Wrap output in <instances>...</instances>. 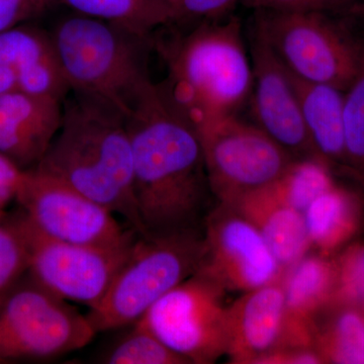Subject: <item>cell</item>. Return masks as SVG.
Here are the masks:
<instances>
[{"label":"cell","mask_w":364,"mask_h":364,"mask_svg":"<svg viewBox=\"0 0 364 364\" xmlns=\"http://www.w3.org/2000/svg\"><path fill=\"white\" fill-rule=\"evenodd\" d=\"M144 234L198 231L215 200L195 124L153 85L127 117Z\"/></svg>","instance_id":"obj_1"},{"label":"cell","mask_w":364,"mask_h":364,"mask_svg":"<svg viewBox=\"0 0 364 364\" xmlns=\"http://www.w3.org/2000/svg\"><path fill=\"white\" fill-rule=\"evenodd\" d=\"M36 170L122 215L143 235L134 193L127 117L107 100L71 90L56 136Z\"/></svg>","instance_id":"obj_2"},{"label":"cell","mask_w":364,"mask_h":364,"mask_svg":"<svg viewBox=\"0 0 364 364\" xmlns=\"http://www.w3.org/2000/svg\"><path fill=\"white\" fill-rule=\"evenodd\" d=\"M164 52L163 88L195 126L236 114L250 97L252 62L238 16L203 21Z\"/></svg>","instance_id":"obj_3"},{"label":"cell","mask_w":364,"mask_h":364,"mask_svg":"<svg viewBox=\"0 0 364 364\" xmlns=\"http://www.w3.org/2000/svg\"><path fill=\"white\" fill-rule=\"evenodd\" d=\"M50 35L70 90L102 98L128 117L153 85L150 38L76 13Z\"/></svg>","instance_id":"obj_4"},{"label":"cell","mask_w":364,"mask_h":364,"mask_svg":"<svg viewBox=\"0 0 364 364\" xmlns=\"http://www.w3.org/2000/svg\"><path fill=\"white\" fill-rule=\"evenodd\" d=\"M252 26L296 77L345 91L358 73L364 9L344 14L255 11Z\"/></svg>","instance_id":"obj_5"},{"label":"cell","mask_w":364,"mask_h":364,"mask_svg":"<svg viewBox=\"0 0 364 364\" xmlns=\"http://www.w3.org/2000/svg\"><path fill=\"white\" fill-rule=\"evenodd\" d=\"M203 231L139 234L104 299L87 314L97 332L135 324L163 296L193 277L202 258Z\"/></svg>","instance_id":"obj_6"},{"label":"cell","mask_w":364,"mask_h":364,"mask_svg":"<svg viewBox=\"0 0 364 364\" xmlns=\"http://www.w3.org/2000/svg\"><path fill=\"white\" fill-rule=\"evenodd\" d=\"M97 334L87 315L26 272L0 305V363L57 358L82 349Z\"/></svg>","instance_id":"obj_7"},{"label":"cell","mask_w":364,"mask_h":364,"mask_svg":"<svg viewBox=\"0 0 364 364\" xmlns=\"http://www.w3.org/2000/svg\"><path fill=\"white\" fill-rule=\"evenodd\" d=\"M9 218L25 245L30 277L60 298L90 310L104 299L139 236L117 246L80 245L43 234L21 210Z\"/></svg>","instance_id":"obj_8"},{"label":"cell","mask_w":364,"mask_h":364,"mask_svg":"<svg viewBox=\"0 0 364 364\" xmlns=\"http://www.w3.org/2000/svg\"><path fill=\"white\" fill-rule=\"evenodd\" d=\"M196 128L217 203L232 205L269 186L296 160L259 127L236 114L210 119Z\"/></svg>","instance_id":"obj_9"},{"label":"cell","mask_w":364,"mask_h":364,"mask_svg":"<svg viewBox=\"0 0 364 364\" xmlns=\"http://www.w3.org/2000/svg\"><path fill=\"white\" fill-rule=\"evenodd\" d=\"M226 294L195 273L139 322L188 364L214 363L226 355Z\"/></svg>","instance_id":"obj_10"},{"label":"cell","mask_w":364,"mask_h":364,"mask_svg":"<svg viewBox=\"0 0 364 364\" xmlns=\"http://www.w3.org/2000/svg\"><path fill=\"white\" fill-rule=\"evenodd\" d=\"M16 202L33 227L56 240L117 246L139 234L124 229L116 215L100 203L33 168L21 172Z\"/></svg>","instance_id":"obj_11"},{"label":"cell","mask_w":364,"mask_h":364,"mask_svg":"<svg viewBox=\"0 0 364 364\" xmlns=\"http://www.w3.org/2000/svg\"><path fill=\"white\" fill-rule=\"evenodd\" d=\"M280 265L255 227L233 207L215 203L205 223L196 274L226 293H248L282 279Z\"/></svg>","instance_id":"obj_12"},{"label":"cell","mask_w":364,"mask_h":364,"mask_svg":"<svg viewBox=\"0 0 364 364\" xmlns=\"http://www.w3.org/2000/svg\"><path fill=\"white\" fill-rule=\"evenodd\" d=\"M250 58L253 83L249 98L254 124L296 159L318 158L306 133L289 72L253 26Z\"/></svg>","instance_id":"obj_13"},{"label":"cell","mask_w":364,"mask_h":364,"mask_svg":"<svg viewBox=\"0 0 364 364\" xmlns=\"http://www.w3.org/2000/svg\"><path fill=\"white\" fill-rule=\"evenodd\" d=\"M286 304L280 282L242 294L227 306L226 355L235 364H256L284 345Z\"/></svg>","instance_id":"obj_14"},{"label":"cell","mask_w":364,"mask_h":364,"mask_svg":"<svg viewBox=\"0 0 364 364\" xmlns=\"http://www.w3.org/2000/svg\"><path fill=\"white\" fill-rule=\"evenodd\" d=\"M63 102L21 90L0 95V155L21 170L35 168L62 121Z\"/></svg>","instance_id":"obj_15"},{"label":"cell","mask_w":364,"mask_h":364,"mask_svg":"<svg viewBox=\"0 0 364 364\" xmlns=\"http://www.w3.org/2000/svg\"><path fill=\"white\" fill-rule=\"evenodd\" d=\"M335 279L333 257L315 251L284 268L279 280L286 304V331L282 348H314L316 322L331 306Z\"/></svg>","instance_id":"obj_16"},{"label":"cell","mask_w":364,"mask_h":364,"mask_svg":"<svg viewBox=\"0 0 364 364\" xmlns=\"http://www.w3.org/2000/svg\"><path fill=\"white\" fill-rule=\"evenodd\" d=\"M0 64L16 75L18 90L64 102L70 92L50 33L23 25L0 33Z\"/></svg>","instance_id":"obj_17"},{"label":"cell","mask_w":364,"mask_h":364,"mask_svg":"<svg viewBox=\"0 0 364 364\" xmlns=\"http://www.w3.org/2000/svg\"><path fill=\"white\" fill-rule=\"evenodd\" d=\"M229 205L255 227L282 267L312 250L304 213L287 205L270 184Z\"/></svg>","instance_id":"obj_18"},{"label":"cell","mask_w":364,"mask_h":364,"mask_svg":"<svg viewBox=\"0 0 364 364\" xmlns=\"http://www.w3.org/2000/svg\"><path fill=\"white\" fill-rule=\"evenodd\" d=\"M289 72L313 149L333 170H346L344 91L296 77Z\"/></svg>","instance_id":"obj_19"},{"label":"cell","mask_w":364,"mask_h":364,"mask_svg":"<svg viewBox=\"0 0 364 364\" xmlns=\"http://www.w3.org/2000/svg\"><path fill=\"white\" fill-rule=\"evenodd\" d=\"M304 215L311 248L329 257L351 243L363 222L359 196L337 183L313 200Z\"/></svg>","instance_id":"obj_20"},{"label":"cell","mask_w":364,"mask_h":364,"mask_svg":"<svg viewBox=\"0 0 364 364\" xmlns=\"http://www.w3.org/2000/svg\"><path fill=\"white\" fill-rule=\"evenodd\" d=\"M314 349L323 363H364V309L330 306L315 326Z\"/></svg>","instance_id":"obj_21"},{"label":"cell","mask_w":364,"mask_h":364,"mask_svg":"<svg viewBox=\"0 0 364 364\" xmlns=\"http://www.w3.org/2000/svg\"><path fill=\"white\" fill-rule=\"evenodd\" d=\"M88 18L107 21L150 38L157 28L176 21V14L167 0H57Z\"/></svg>","instance_id":"obj_22"},{"label":"cell","mask_w":364,"mask_h":364,"mask_svg":"<svg viewBox=\"0 0 364 364\" xmlns=\"http://www.w3.org/2000/svg\"><path fill=\"white\" fill-rule=\"evenodd\" d=\"M335 184L334 170L329 164L320 158H305L294 160L270 186L287 205L305 213L313 200Z\"/></svg>","instance_id":"obj_23"},{"label":"cell","mask_w":364,"mask_h":364,"mask_svg":"<svg viewBox=\"0 0 364 364\" xmlns=\"http://www.w3.org/2000/svg\"><path fill=\"white\" fill-rule=\"evenodd\" d=\"M128 330L102 354L100 363L109 364H188L170 350L141 322Z\"/></svg>","instance_id":"obj_24"},{"label":"cell","mask_w":364,"mask_h":364,"mask_svg":"<svg viewBox=\"0 0 364 364\" xmlns=\"http://www.w3.org/2000/svg\"><path fill=\"white\" fill-rule=\"evenodd\" d=\"M346 170L364 184V47L355 77L344 91Z\"/></svg>","instance_id":"obj_25"},{"label":"cell","mask_w":364,"mask_h":364,"mask_svg":"<svg viewBox=\"0 0 364 364\" xmlns=\"http://www.w3.org/2000/svg\"><path fill=\"white\" fill-rule=\"evenodd\" d=\"M332 257L336 279L331 306L364 308V243H350Z\"/></svg>","instance_id":"obj_26"},{"label":"cell","mask_w":364,"mask_h":364,"mask_svg":"<svg viewBox=\"0 0 364 364\" xmlns=\"http://www.w3.org/2000/svg\"><path fill=\"white\" fill-rule=\"evenodd\" d=\"M28 263L25 245L9 215L0 221V305L26 274Z\"/></svg>","instance_id":"obj_27"},{"label":"cell","mask_w":364,"mask_h":364,"mask_svg":"<svg viewBox=\"0 0 364 364\" xmlns=\"http://www.w3.org/2000/svg\"><path fill=\"white\" fill-rule=\"evenodd\" d=\"M252 11H305L344 14L364 9V0H241Z\"/></svg>","instance_id":"obj_28"},{"label":"cell","mask_w":364,"mask_h":364,"mask_svg":"<svg viewBox=\"0 0 364 364\" xmlns=\"http://www.w3.org/2000/svg\"><path fill=\"white\" fill-rule=\"evenodd\" d=\"M57 4V0H0V33L42 16Z\"/></svg>","instance_id":"obj_29"},{"label":"cell","mask_w":364,"mask_h":364,"mask_svg":"<svg viewBox=\"0 0 364 364\" xmlns=\"http://www.w3.org/2000/svg\"><path fill=\"white\" fill-rule=\"evenodd\" d=\"M241 0H181L177 21H212L223 20L232 13Z\"/></svg>","instance_id":"obj_30"},{"label":"cell","mask_w":364,"mask_h":364,"mask_svg":"<svg viewBox=\"0 0 364 364\" xmlns=\"http://www.w3.org/2000/svg\"><path fill=\"white\" fill-rule=\"evenodd\" d=\"M322 358L310 347H286L262 356L256 364H320Z\"/></svg>","instance_id":"obj_31"},{"label":"cell","mask_w":364,"mask_h":364,"mask_svg":"<svg viewBox=\"0 0 364 364\" xmlns=\"http://www.w3.org/2000/svg\"><path fill=\"white\" fill-rule=\"evenodd\" d=\"M16 173L13 165L0 155V221L7 218L6 208L13 202Z\"/></svg>","instance_id":"obj_32"},{"label":"cell","mask_w":364,"mask_h":364,"mask_svg":"<svg viewBox=\"0 0 364 364\" xmlns=\"http://www.w3.org/2000/svg\"><path fill=\"white\" fill-rule=\"evenodd\" d=\"M18 90L16 75L9 67L0 64V95Z\"/></svg>","instance_id":"obj_33"},{"label":"cell","mask_w":364,"mask_h":364,"mask_svg":"<svg viewBox=\"0 0 364 364\" xmlns=\"http://www.w3.org/2000/svg\"><path fill=\"white\" fill-rule=\"evenodd\" d=\"M167 2L172 6V9H174L176 14L177 13V9H178L179 4H181V0H167Z\"/></svg>","instance_id":"obj_34"},{"label":"cell","mask_w":364,"mask_h":364,"mask_svg":"<svg viewBox=\"0 0 364 364\" xmlns=\"http://www.w3.org/2000/svg\"><path fill=\"white\" fill-rule=\"evenodd\" d=\"M364 309V308H363Z\"/></svg>","instance_id":"obj_35"}]
</instances>
